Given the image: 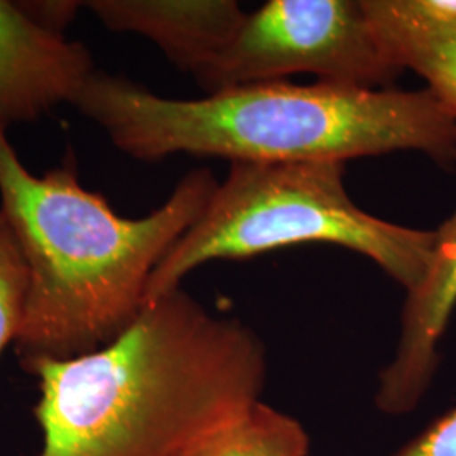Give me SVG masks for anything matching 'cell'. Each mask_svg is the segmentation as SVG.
<instances>
[{"label": "cell", "instance_id": "cell-12", "mask_svg": "<svg viewBox=\"0 0 456 456\" xmlns=\"http://www.w3.org/2000/svg\"><path fill=\"white\" fill-rule=\"evenodd\" d=\"M392 456H456V408L429 424Z\"/></svg>", "mask_w": 456, "mask_h": 456}, {"label": "cell", "instance_id": "cell-2", "mask_svg": "<svg viewBox=\"0 0 456 456\" xmlns=\"http://www.w3.org/2000/svg\"><path fill=\"white\" fill-rule=\"evenodd\" d=\"M73 105L139 161L188 154L230 163H345L414 151L446 171L456 167V117L428 88L269 82L181 100L95 69Z\"/></svg>", "mask_w": 456, "mask_h": 456}, {"label": "cell", "instance_id": "cell-6", "mask_svg": "<svg viewBox=\"0 0 456 456\" xmlns=\"http://www.w3.org/2000/svg\"><path fill=\"white\" fill-rule=\"evenodd\" d=\"M95 71L90 49L34 24L0 0V120L36 122L71 103Z\"/></svg>", "mask_w": 456, "mask_h": 456}, {"label": "cell", "instance_id": "cell-11", "mask_svg": "<svg viewBox=\"0 0 456 456\" xmlns=\"http://www.w3.org/2000/svg\"><path fill=\"white\" fill-rule=\"evenodd\" d=\"M28 294V267L16 237L0 212V355L16 343Z\"/></svg>", "mask_w": 456, "mask_h": 456}, {"label": "cell", "instance_id": "cell-10", "mask_svg": "<svg viewBox=\"0 0 456 456\" xmlns=\"http://www.w3.org/2000/svg\"><path fill=\"white\" fill-rule=\"evenodd\" d=\"M310 436L296 418L257 401L180 456H308Z\"/></svg>", "mask_w": 456, "mask_h": 456}, {"label": "cell", "instance_id": "cell-3", "mask_svg": "<svg viewBox=\"0 0 456 456\" xmlns=\"http://www.w3.org/2000/svg\"><path fill=\"white\" fill-rule=\"evenodd\" d=\"M7 129L0 120V212L28 267L17 357L28 367L88 355L137 318L154 269L201 216L218 181L195 169L158 210L124 218L83 188L73 158L34 176Z\"/></svg>", "mask_w": 456, "mask_h": 456}, {"label": "cell", "instance_id": "cell-13", "mask_svg": "<svg viewBox=\"0 0 456 456\" xmlns=\"http://www.w3.org/2000/svg\"><path fill=\"white\" fill-rule=\"evenodd\" d=\"M17 5L34 24L54 34L65 33L66 28L85 7L78 0H28L17 2Z\"/></svg>", "mask_w": 456, "mask_h": 456}, {"label": "cell", "instance_id": "cell-4", "mask_svg": "<svg viewBox=\"0 0 456 456\" xmlns=\"http://www.w3.org/2000/svg\"><path fill=\"white\" fill-rule=\"evenodd\" d=\"M333 244L375 262L406 293L429 269L435 230L377 218L354 203L345 163H230L207 208L149 279L146 305L181 288L196 267L289 245Z\"/></svg>", "mask_w": 456, "mask_h": 456}, {"label": "cell", "instance_id": "cell-8", "mask_svg": "<svg viewBox=\"0 0 456 456\" xmlns=\"http://www.w3.org/2000/svg\"><path fill=\"white\" fill-rule=\"evenodd\" d=\"M85 7L115 33L142 36L200 82L245 20L233 0H90Z\"/></svg>", "mask_w": 456, "mask_h": 456}, {"label": "cell", "instance_id": "cell-5", "mask_svg": "<svg viewBox=\"0 0 456 456\" xmlns=\"http://www.w3.org/2000/svg\"><path fill=\"white\" fill-rule=\"evenodd\" d=\"M310 73L318 82L384 90L403 69L357 0H269L245 20L198 82L207 95Z\"/></svg>", "mask_w": 456, "mask_h": 456}, {"label": "cell", "instance_id": "cell-1", "mask_svg": "<svg viewBox=\"0 0 456 456\" xmlns=\"http://www.w3.org/2000/svg\"><path fill=\"white\" fill-rule=\"evenodd\" d=\"M24 370L39 382L37 456H180L261 401L267 357L252 328L180 288L97 352Z\"/></svg>", "mask_w": 456, "mask_h": 456}, {"label": "cell", "instance_id": "cell-9", "mask_svg": "<svg viewBox=\"0 0 456 456\" xmlns=\"http://www.w3.org/2000/svg\"><path fill=\"white\" fill-rule=\"evenodd\" d=\"M382 46L403 71L426 82L456 117V24L426 26L401 16L391 0H362Z\"/></svg>", "mask_w": 456, "mask_h": 456}, {"label": "cell", "instance_id": "cell-7", "mask_svg": "<svg viewBox=\"0 0 456 456\" xmlns=\"http://www.w3.org/2000/svg\"><path fill=\"white\" fill-rule=\"evenodd\" d=\"M456 308V208L435 230V247L423 282L406 296L394 359L379 375L375 406L408 414L419 404L440 365L441 338Z\"/></svg>", "mask_w": 456, "mask_h": 456}]
</instances>
